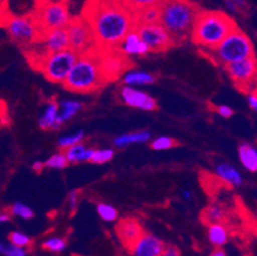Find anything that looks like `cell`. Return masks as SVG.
Segmentation results:
<instances>
[{
  "label": "cell",
  "mask_w": 257,
  "mask_h": 256,
  "mask_svg": "<svg viewBox=\"0 0 257 256\" xmlns=\"http://www.w3.org/2000/svg\"><path fill=\"white\" fill-rule=\"evenodd\" d=\"M36 2H37V3H43V2H46V0H36Z\"/></svg>",
  "instance_id": "51"
},
{
  "label": "cell",
  "mask_w": 257,
  "mask_h": 256,
  "mask_svg": "<svg viewBox=\"0 0 257 256\" xmlns=\"http://www.w3.org/2000/svg\"><path fill=\"white\" fill-rule=\"evenodd\" d=\"M215 175L221 182L229 186L239 187L243 183V177L240 172L234 165L229 163H219L215 166Z\"/></svg>",
  "instance_id": "19"
},
{
  "label": "cell",
  "mask_w": 257,
  "mask_h": 256,
  "mask_svg": "<svg viewBox=\"0 0 257 256\" xmlns=\"http://www.w3.org/2000/svg\"><path fill=\"white\" fill-rule=\"evenodd\" d=\"M6 246H7L6 243L0 241V253H2V255H4V251H6Z\"/></svg>",
  "instance_id": "49"
},
{
  "label": "cell",
  "mask_w": 257,
  "mask_h": 256,
  "mask_svg": "<svg viewBox=\"0 0 257 256\" xmlns=\"http://www.w3.org/2000/svg\"><path fill=\"white\" fill-rule=\"evenodd\" d=\"M159 23L169 32L174 42L191 35L200 8L191 0H163L159 6Z\"/></svg>",
  "instance_id": "3"
},
{
  "label": "cell",
  "mask_w": 257,
  "mask_h": 256,
  "mask_svg": "<svg viewBox=\"0 0 257 256\" xmlns=\"http://www.w3.org/2000/svg\"><path fill=\"white\" fill-rule=\"evenodd\" d=\"M37 6L36 0H6L2 9L7 16H34Z\"/></svg>",
  "instance_id": "18"
},
{
  "label": "cell",
  "mask_w": 257,
  "mask_h": 256,
  "mask_svg": "<svg viewBox=\"0 0 257 256\" xmlns=\"http://www.w3.org/2000/svg\"><path fill=\"white\" fill-rule=\"evenodd\" d=\"M77 58L78 54L74 53L72 49H65L62 51L46 54L43 58L37 59L35 67L41 70L49 81L54 83H63L76 63Z\"/></svg>",
  "instance_id": "6"
},
{
  "label": "cell",
  "mask_w": 257,
  "mask_h": 256,
  "mask_svg": "<svg viewBox=\"0 0 257 256\" xmlns=\"http://www.w3.org/2000/svg\"><path fill=\"white\" fill-rule=\"evenodd\" d=\"M9 242L12 245L18 246V247L22 248H27L30 245H31V238H30L27 234L22 233V232L18 231H13L11 234H9Z\"/></svg>",
  "instance_id": "36"
},
{
  "label": "cell",
  "mask_w": 257,
  "mask_h": 256,
  "mask_svg": "<svg viewBox=\"0 0 257 256\" xmlns=\"http://www.w3.org/2000/svg\"><path fill=\"white\" fill-rule=\"evenodd\" d=\"M174 145V140L172 137H169V136H159V137L154 138L153 142H151V147L154 150H158V151L172 149Z\"/></svg>",
  "instance_id": "37"
},
{
  "label": "cell",
  "mask_w": 257,
  "mask_h": 256,
  "mask_svg": "<svg viewBox=\"0 0 257 256\" xmlns=\"http://www.w3.org/2000/svg\"><path fill=\"white\" fill-rule=\"evenodd\" d=\"M142 233H144L142 225L135 218H124L116 225V234L121 243L128 248L132 247L133 243L141 237Z\"/></svg>",
  "instance_id": "16"
},
{
  "label": "cell",
  "mask_w": 257,
  "mask_h": 256,
  "mask_svg": "<svg viewBox=\"0 0 257 256\" xmlns=\"http://www.w3.org/2000/svg\"><path fill=\"white\" fill-rule=\"evenodd\" d=\"M83 138H85V132L82 130L77 131V132L69 133V135H64L62 137H59L58 140V146L60 149H68V147L74 146V145L82 142Z\"/></svg>",
  "instance_id": "30"
},
{
  "label": "cell",
  "mask_w": 257,
  "mask_h": 256,
  "mask_svg": "<svg viewBox=\"0 0 257 256\" xmlns=\"http://www.w3.org/2000/svg\"><path fill=\"white\" fill-rule=\"evenodd\" d=\"M58 114H59V103L55 102V100H50L45 105V109L39 118L40 128H43V130H57V128H59Z\"/></svg>",
  "instance_id": "20"
},
{
  "label": "cell",
  "mask_w": 257,
  "mask_h": 256,
  "mask_svg": "<svg viewBox=\"0 0 257 256\" xmlns=\"http://www.w3.org/2000/svg\"><path fill=\"white\" fill-rule=\"evenodd\" d=\"M207 53L215 62L225 67L230 63L253 58L254 49L251 39L244 32L235 28L228 36H225L219 45Z\"/></svg>",
  "instance_id": "5"
},
{
  "label": "cell",
  "mask_w": 257,
  "mask_h": 256,
  "mask_svg": "<svg viewBox=\"0 0 257 256\" xmlns=\"http://www.w3.org/2000/svg\"><path fill=\"white\" fill-rule=\"evenodd\" d=\"M40 28L44 31L65 28L72 21V14L67 0H46L37 6L34 13Z\"/></svg>",
  "instance_id": "7"
},
{
  "label": "cell",
  "mask_w": 257,
  "mask_h": 256,
  "mask_svg": "<svg viewBox=\"0 0 257 256\" xmlns=\"http://www.w3.org/2000/svg\"><path fill=\"white\" fill-rule=\"evenodd\" d=\"M216 112H218L219 116H221L223 118H230L233 116V109L228 105H219L216 108Z\"/></svg>",
  "instance_id": "40"
},
{
  "label": "cell",
  "mask_w": 257,
  "mask_h": 256,
  "mask_svg": "<svg viewBox=\"0 0 257 256\" xmlns=\"http://www.w3.org/2000/svg\"><path fill=\"white\" fill-rule=\"evenodd\" d=\"M91 152H92V149L87 147L82 142H79L74 146L65 149L64 155L68 163H82V161H90Z\"/></svg>",
  "instance_id": "26"
},
{
  "label": "cell",
  "mask_w": 257,
  "mask_h": 256,
  "mask_svg": "<svg viewBox=\"0 0 257 256\" xmlns=\"http://www.w3.org/2000/svg\"><path fill=\"white\" fill-rule=\"evenodd\" d=\"M120 99L121 102L128 105V107L145 110V112H153L158 108L156 100L153 96L149 95L145 91L130 88V86H123L120 89Z\"/></svg>",
  "instance_id": "13"
},
{
  "label": "cell",
  "mask_w": 257,
  "mask_h": 256,
  "mask_svg": "<svg viewBox=\"0 0 257 256\" xmlns=\"http://www.w3.org/2000/svg\"><path fill=\"white\" fill-rule=\"evenodd\" d=\"M161 256H181V252L174 246H169V247H164V251H163Z\"/></svg>",
  "instance_id": "41"
},
{
  "label": "cell",
  "mask_w": 257,
  "mask_h": 256,
  "mask_svg": "<svg viewBox=\"0 0 257 256\" xmlns=\"http://www.w3.org/2000/svg\"><path fill=\"white\" fill-rule=\"evenodd\" d=\"M63 84L67 90L81 94L93 93L105 84L99 67V50L78 55Z\"/></svg>",
  "instance_id": "4"
},
{
  "label": "cell",
  "mask_w": 257,
  "mask_h": 256,
  "mask_svg": "<svg viewBox=\"0 0 257 256\" xmlns=\"http://www.w3.org/2000/svg\"><path fill=\"white\" fill-rule=\"evenodd\" d=\"M96 210H97V214L100 215V218H101L102 220H105V222H109V223L115 222L119 217L118 210H116L113 205H110V204H105V203L97 204Z\"/></svg>",
  "instance_id": "31"
},
{
  "label": "cell",
  "mask_w": 257,
  "mask_h": 256,
  "mask_svg": "<svg viewBox=\"0 0 257 256\" xmlns=\"http://www.w3.org/2000/svg\"><path fill=\"white\" fill-rule=\"evenodd\" d=\"M44 164H45V166L51 169H64L69 163L65 158L64 152H55V154L51 155L50 158L46 159Z\"/></svg>",
  "instance_id": "35"
},
{
  "label": "cell",
  "mask_w": 257,
  "mask_h": 256,
  "mask_svg": "<svg viewBox=\"0 0 257 256\" xmlns=\"http://www.w3.org/2000/svg\"><path fill=\"white\" fill-rule=\"evenodd\" d=\"M235 3V6L238 7V8H244L246 7V0H233Z\"/></svg>",
  "instance_id": "48"
},
{
  "label": "cell",
  "mask_w": 257,
  "mask_h": 256,
  "mask_svg": "<svg viewBox=\"0 0 257 256\" xmlns=\"http://www.w3.org/2000/svg\"><path fill=\"white\" fill-rule=\"evenodd\" d=\"M235 28L233 18L223 12L200 11L189 36L195 44L210 51Z\"/></svg>",
  "instance_id": "2"
},
{
  "label": "cell",
  "mask_w": 257,
  "mask_h": 256,
  "mask_svg": "<svg viewBox=\"0 0 257 256\" xmlns=\"http://www.w3.org/2000/svg\"><path fill=\"white\" fill-rule=\"evenodd\" d=\"M65 31L68 35L69 49H72L78 55L97 50L92 31L82 16L72 18L69 25L65 27Z\"/></svg>",
  "instance_id": "9"
},
{
  "label": "cell",
  "mask_w": 257,
  "mask_h": 256,
  "mask_svg": "<svg viewBox=\"0 0 257 256\" xmlns=\"http://www.w3.org/2000/svg\"><path fill=\"white\" fill-rule=\"evenodd\" d=\"M44 168H45V164H44V161L36 160L32 163V169H34L35 172H41Z\"/></svg>",
  "instance_id": "44"
},
{
  "label": "cell",
  "mask_w": 257,
  "mask_h": 256,
  "mask_svg": "<svg viewBox=\"0 0 257 256\" xmlns=\"http://www.w3.org/2000/svg\"><path fill=\"white\" fill-rule=\"evenodd\" d=\"M164 247V242L159 237L150 233H142L130 250L133 256H161Z\"/></svg>",
  "instance_id": "15"
},
{
  "label": "cell",
  "mask_w": 257,
  "mask_h": 256,
  "mask_svg": "<svg viewBox=\"0 0 257 256\" xmlns=\"http://www.w3.org/2000/svg\"><path fill=\"white\" fill-rule=\"evenodd\" d=\"M226 211L220 204H211L207 206L204 211V219L209 224H216V223H223L225 219Z\"/></svg>",
  "instance_id": "27"
},
{
  "label": "cell",
  "mask_w": 257,
  "mask_h": 256,
  "mask_svg": "<svg viewBox=\"0 0 257 256\" xmlns=\"http://www.w3.org/2000/svg\"><path fill=\"white\" fill-rule=\"evenodd\" d=\"M151 138V133L149 131H139V132L124 133V135L116 136L113 144L115 147H125L132 144H145Z\"/></svg>",
  "instance_id": "23"
},
{
  "label": "cell",
  "mask_w": 257,
  "mask_h": 256,
  "mask_svg": "<svg viewBox=\"0 0 257 256\" xmlns=\"http://www.w3.org/2000/svg\"><path fill=\"white\" fill-rule=\"evenodd\" d=\"M114 158V150L113 149H92L91 152V163L95 164H104L110 161Z\"/></svg>",
  "instance_id": "32"
},
{
  "label": "cell",
  "mask_w": 257,
  "mask_h": 256,
  "mask_svg": "<svg viewBox=\"0 0 257 256\" xmlns=\"http://www.w3.org/2000/svg\"><path fill=\"white\" fill-rule=\"evenodd\" d=\"M11 220V215L8 213H3V214H0V225L4 224V223H8Z\"/></svg>",
  "instance_id": "47"
},
{
  "label": "cell",
  "mask_w": 257,
  "mask_h": 256,
  "mask_svg": "<svg viewBox=\"0 0 257 256\" xmlns=\"http://www.w3.org/2000/svg\"><path fill=\"white\" fill-rule=\"evenodd\" d=\"M119 2L135 14L149 7H159L163 0H119Z\"/></svg>",
  "instance_id": "29"
},
{
  "label": "cell",
  "mask_w": 257,
  "mask_h": 256,
  "mask_svg": "<svg viewBox=\"0 0 257 256\" xmlns=\"http://www.w3.org/2000/svg\"><path fill=\"white\" fill-rule=\"evenodd\" d=\"M78 191H72L71 194L68 195V205L72 211L77 210V205H78Z\"/></svg>",
  "instance_id": "39"
},
{
  "label": "cell",
  "mask_w": 257,
  "mask_h": 256,
  "mask_svg": "<svg viewBox=\"0 0 257 256\" xmlns=\"http://www.w3.org/2000/svg\"><path fill=\"white\" fill-rule=\"evenodd\" d=\"M11 214L15 217L22 218L25 220H30L35 217V213L29 205L23 203H15L11 206Z\"/></svg>",
  "instance_id": "33"
},
{
  "label": "cell",
  "mask_w": 257,
  "mask_h": 256,
  "mask_svg": "<svg viewBox=\"0 0 257 256\" xmlns=\"http://www.w3.org/2000/svg\"><path fill=\"white\" fill-rule=\"evenodd\" d=\"M209 256H226V253L221 247H216Z\"/></svg>",
  "instance_id": "45"
},
{
  "label": "cell",
  "mask_w": 257,
  "mask_h": 256,
  "mask_svg": "<svg viewBox=\"0 0 257 256\" xmlns=\"http://www.w3.org/2000/svg\"><path fill=\"white\" fill-rule=\"evenodd\" d=\"M225 69L229 77L235 83V86H238L242 90L251 88V84H253L256 81L257 64L254 56L239 60V62L230 63V64L225 65Z\"/></svg>",
  "instance_id": "12"
},
{
  "label": "cell",
  "mask_w": 257,
  "mask_h": 256,
  "mask_svg": "<svg viewBox=\"0 0 257 256\" xmlns=\"http://www.w3.org/2000/svg\"><path fill=\"white\" fill-rule=\"evenodd\" d=\"M247 102H248L249 108H251L252 110H257V95H256V93L248 94Z\"/></svg>",
  "instance_id": "42"
},
{
  "label": "cell",
  "mask_w": 257,
  "mask_h": 256,
  "mask_svg": "<svg viewBox=\"0 0 257 256\" xmlns=\"http://www.w3.org/2000/svg\"><path fill=\"white\" fill-rule=\"evenodd\" d=\"M140 39L146 44L149 51H164L175 42L169 32L160 23H139L135 26Z\"/></svg>",
  "instance_id": "10"
},
{
  "label": "cell",
  "mask_w": 257,
  "mask_h": 256,
  "mask_svg": "<svg viewBox=\"0 0 257 256\" xmlns=\"http://www.w3.org/2000/svg\"><path fill=\"white\" fill-rule=\"evenodd\" d=\"M119 53H121L124 56H132V55H146L149 51V48L146 46L144 41L140 39L137 31L133 28L124 36V39L121 40L119 44Z\"/></svg>",
  "instance_id": "17"
},
{
  "label": "cell",
  "mask_w": 257,
  "mask_h": 256,
  "mask_svg": "<svg viewBox=\"0 0 257 256\" xmlns=\"http://www.w3.org/2000/svg\"><path fill=\"white\" fill-rule=\"evenodd\" d=\"M224 3H225V7L228 11H230V13H237L238 12V7L235 6V3L233 0H224Z\"/></svg>",
  "instance_id": "43"
},
{
  "label": "cell",
  "mask_w": 257,
  "mask_h": 256,
  "mask_svg": "<svg viewBox=\"0 0 257 256\" xmlns=\"http://www.w3.org/2000/svg\"><path fill=\"white\" fill-rule=\"evenodd\" d=\"M39 45L43 46V53H55V51H62L65 49H69L68 35L65 28H57V30H49L44 31L40 40L37 41Z\"/></svg>",
  "instance_id": "14"
},
{
  "label": "cell",
  "mask_w": 257,
  "mask_h": 256,
  "mask_svg": "<svg viewBox=\"0 0 257 256\" xmlns=\"http://www.w3.org/2000/svg\"><path fill=\"white\" fill-rule=\"evenodd\" d=\"M130 65L127 56L116 50L99 51V67L104 82L116 79L121 73H124Z\"/></svg>",
  "instance_id": "11"
},
{
  "label": "cell",
  "mask_w": 257,
  "mask_h": 256,
  "mask_svg": "<svg viewBox=\"0 0 257 256\" xmlns=\"http://www.w3.org/2000/svg\"><path fill=\"white\" fill-rule=\"evenodd\" d=\"M123 83L124 86H130V88H136V86H146V84H153L155 82V77L154 74L145 72V70L132 69L127 70L123 74Z\"/></svg>",
  "instance_id": "22"
},
{
  "label": "cell",
  "mask_w": 257,
  "mask_h": 256,
  "mask_svg": "<svg viewBox=\"0 0 257 256\" xmlns=\"http://www.w3.org/2000/svg\"><path fill=\"white\" fill-rule=\"evenodd\" d=\"M207 238H209L210 243L215 247H223L228 242V229L223 223L210 224L209 229H207Z\"/></svg>",
  "instance_id": "24"
},
{
  "label": "cell",
  "mask_w": 257,
  "mask_h": 256,
  "mask_svg": "<svg viewBox=\"0 0 257 256\" xmlns=\"http://www.w3.org/2000/svg\"><path fill=\"white\" fill-rule=\"evenodd\" d=\"M238 156L242 163V165L248 170V172H257V149L254 145L243 142L238 147Z\"/></svg>",
  "instance_id": "21"
},
{
  "label": "cell",
  "mask_w": 257,
  "mask_h": 256,
  "mask_svg": "<svg viewBox=\"0 0 257 256\" xmlns=\"http://www.w3.org/2000/svg\"><path fill=\"white\" fill-rule=\"evenodd\" d=\"M81 109H82V104L77 100H62L59 103V114H58L59 127L65 122L71 121Z\"/></svg>",
  "instance_id": "25"
},
{
  "label": "cell",
  "mask_w": 257,
  "mask_h": 256,
  "mask_svg": "<svg viewBox=\"0 0 257 256\" xmlns=\"http://www.w3.org/2000/svg\"><path fill=\"white\" fill-rule=\"evenodd\" d=\"M43 247L45 250L50 251V252L59 253L67 248V242H65V239L62 238V237H50L46 241H44Z\"/></svg>",
  "instance_id": "34"
},
{
  "label": "cell",
  "mask_w": 257,
  "mask_h": 256,
  "mask_svg": "<svg viewBox=\"0 0 257 256\" xmlns=\"http://www.w3.org/2000/svg\"><path fill=\"white\" fill-rule=\"evenodd\" d=\"M182 197H183L186 201H191L192 200V192L189 191V190H183V192H182Z\"/></svg>",
  "instance_id": "46"
},
{
  "label": "cell",
  "mask_w": 257,
  "mask_h": 256,
  "mask_svg": "<svg viewBox=\"0 0 257 256\" xmlns=\"http://www.w3.org/2000/svg\"><path fill=\"white\" fill-rule=\"evenodd\" d=\"M4 3H6V0H0V8H3Z\"/></svg>",
  "instance_id": "50"
},
{
  "label": "cell",
  "mask_w": 257,
  "mask_h": 256,
  "mask_svg": "<svg viewBox=\"0 0 257 256\" xmlns=\"http://www.w3.org/2000/svg\"><path fill=\"white\" fill-rule=\"evenodd\" d=\"M4 27L13 41L22 46H31L43 35L34 16H7Z\"/></svg>",
  "instance_id": "8"
},
{
  "label": "cell",
  "mask_w": 257,
  "mask_h": 256,
  "mask_svg": "<svg viewBox=\"0 0 257 256\" xmlns=\"http://www.w3.org/2000/svg\"><path fill=\"white\" fill-rule=\"evenodd\" d=\"M159 17H160L159 7H149V8H145L135 13L136 25H139V23H158Z\"/></svg>",
  "instance_id": "28"
},
{
  "label": "cell",
  "mask_w": 257,
  "mask_h": 256,
  "mask_svg": "<svg viewBox=\"0 0 257 256\" xmlns=\"http://www.w3.org/2000/svg\"><path fill=\"white\" fill-rule=\"evenodd\" d=\"M4 256H27V251H26V248L18 247V246L9 243V245L6 246Z\"/></svg>",
  "instance_id": "38"
},
{
  "label": "cell",
  "mask_w": 257,
  "mask_h": 256,
  "mask_svg": "<svg viewBox=\"0 0 257 256\" xmlns=\"http://www.w3.org/2000/svg\"><path fill=\"white\" fill-rule=\"evenodd\" d=\"M82 17L90 26L99 51L116 50L135 28V14L119 0H88Z\"/></svg>",
  "instance_id": "1"
}]
</instances>
